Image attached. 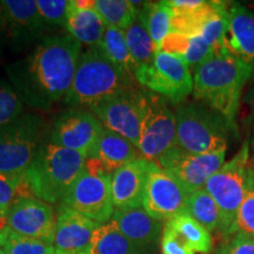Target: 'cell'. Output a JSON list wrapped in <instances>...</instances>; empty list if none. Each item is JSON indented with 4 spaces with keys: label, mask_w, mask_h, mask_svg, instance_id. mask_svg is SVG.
Listing matches in <instances>:
<instances>
[{
    "label": "cell",
    "mask_w": 254,
    "mask_h": 254,
    "mask_svg": "<svg viewBox=\"0 0 254 254\" xmlns=\"http://www.w3.org/2000/svg\"><path fill=\"white\" fill-rule=\"evenodd\" d=\"M81 56V44L69 34L44 38L25 60L15 79L32 100L52 103L66 97Z\"/></svg>",
    "instance_id": "cell-1"
},
{
    "label": "cell",
    "mask_w": 254,
    "mask_h": 254,
    "mask_svg": "<svg viewBox=\"0 0 254 254\" xmlns=\"http://www.w3.org/2000/svg\"><path fill=\"white\" fill-rule=\"evenodd\" d=\"M252 77V68L224 49L193 68V95L236 125L243 88Z\"/></svg>",
    "instance_id": "cell-2"
},
{
    "label": "cell",
    "mask_w": 254,
    "mask_h": 254,
    "mask_svg": "<svg viewBox=\"0 0 254 254\" xmlns=\"http://www.w3.org/2000/svg\"><path fill=\"white\" fill-rule=\"evenodd\" d=\"M86 157L52 142L41 145L23 179L31 196L47 204H62L79 176Z\"/></svg>",
    "instance_id": "cell-3"
},
{
    "label": "cell",
    "mask_w": 254,
    "mask_h": 254,
    "mask_svg": "<svg viewBox=\"0 0 254 254\" xmlns=\"http://www.w3.org/2000/svg\"><path fill=\"white\" fill-rule=\"evenodd\" d=\"M133 75L107 58L99 46L81 53L65 101L72 106H93L119 92L132 90Z\"/></svg>",
    "instance_id": "cell-4"
},
{
    "label": "cell",
    "mask_w": 254,
    "mask_h": 254,
    "mask_svg": "<svg viewBox=\"0 0 254 254\" xmlns=\"http://www.w3.org/2000/svg\"><path fill=\"white\" fill-rule=\"evenodd\" d=\"M177 146L190 153L227 151L231 138L238 136L237 125L201 103H187L176 111Z\"/></svg>",
    "instance_id": "cell-5"
},
{
    "label": "cell",
    "mask_w": 254,
    "mask_h": 254,
    "mask_svg": "<svg viewBox=\"0 0 254 254\" xmlns=\"http://www.w3.org/2000/svg\"><path fill=\"white\" fill-rule=\"evenodd\" d=\"M250 140L246 139L239 152L224 163L205 185V190L219 208L220 225L218 231L225 238L236 233L238 212L254 174L250 165Z\"/></svg>",
    "instance_id": "cell-6"
},
{
    "label": "cell",
    "mask_w": 254,
    "mask_h": 254,
    "mask_svg": "<svg viewBox=\"0 0 254 254\" xmlns=\"http://www.w3.org/2000/svg\"><path fill=\"white\" fill-rule=\"evenodd\" d=\"M44 123L32 114H21L0 127V173L23 178L44 144Z\"/></svg>",
    "instance_id": "cell-7"
},
{
    "label": "cell",
    "mask_w": 254,
    "mask_h": 254,
    "mask_svg": "<svg viewBox=\"0 0 254 254\" xmlns=\"http://www.w3.org/2000/svg\"><path fill=\"white\" fill-rule=\"evenodd\" d=\"M142 118L138 150L141 157L157 161L177 146L176 113L167 100L151 91H140Z\"/></svg>",
    "instance_id": "cell-8"
},
{
    "label": "cell",
    "mask_w": 254,
    "mask_h": 254,
    "mask_svg": "<svg viewBox=\"0 0 254 254\" xmlns=\"http://www.w3.org/2000/svg\"><path fill=\"white\" fill-rule=\"evenodd\" d=\"M135 80L147 91L167 101L180 104L193 92L190 67L182 57L158 51L152 63L141 65L134 73Z\"/></svg>",
    "instance_id": "cell-9"
},
{
    "label": "cell",
    "mask_w": 254,
    "mask_h": 254,
    "mask_svg": "<svg viewBox=\"0 0 254 254\" xmlns=\"http://www.w3.org/2000/svg\"><path fill=\"white\" fill-rule=\"evenodd\" d=\"M226 152L194 154L174 146L155 163L192 193L204 189L209 178L224 165Z\"/></svg>",
    "instance_id": "cell-10"
},
{
    "label": "cell",
    "mask_w": 254,
    "mask_h": 254,
    "mask_svg": "<svg viewBox=\"0 0 254 254\" xmlns=\"http://www.w3.org/2000/svg\"><path fill=\"white\" fill-rule=\"evenodd\" d=\"M190 192L153 161L146 179L142 208L157 220H171L186 213Z\"/></svg>",
    "instance_id": "cell-11"
},
{
    "label": "cell",
    "mask_w": 254,
    "mask_h": 254,
    "mask_svg": "<svg viewBox=\"0 0 254 254\" xmlns=\"http://www.w3.org/2000/svg\"><path fill=\"white\" fill-rule=\"evenodd\" d=\"M90 109L104 127L118 133L138 148L142 118L140 91L132 88L119 92Z\"/></svg>",
    "instance_id": "cell-12"
},
{
    "label": "cell",
    "mask_w": 254,
    "mask_h": 254,
    "mask_svg": "<svg viewBox=\"0 0 254 254\" xmlns=\"http://www.w3.org/2000/svg\"><path fill=\"white\" fill-rule=\"evenodd\" d=\"M60 205H66L85 217L106 224L113 217L111 177H100L84 170Z\"/></svg>",
    "instance_id": "cell-13"
},
{
    "label": "cell",
    "mask_w": 254,
    "mask_h": 254,
    "mask_svg": "<svg viewBox=\"0 0 254 254\" xmlns=\"http://www.w3.org/2000/svg\"><path fill=\"white\" fill-rule=\"evenodd\" d=\"M103 128L99 119L88 111L69 110L56 120L50 141L84 154L87 159L93 152Z\"/></svg>",
    "instance_id": "cell-14"
},
{
    "label": "cell",
    "mask_w": 254,
    "mask_h": 254,
    "mask_svg": "<svg viewBox=\"0 0 254 254\" xmlns=\"http://www.w3.org/2000/svg\"><path fill=\"white\" fill-rule=\"evenodd\" d=\"M5 219L8 230L19 236L53 245L57 217L47 202L33 196H21L11 206Z\"/></svg>",
    "instance_id": "cell-15"
},
{
    "label": "cell",
    "mask_w": 254,
    "mask_h": 254,
    "mask_svg": "<svg viewBox=\"0 0 254 254\" xmlns=\"http://www.w3.org/2000/svg\"><path fill=\"white\" fill-rule=\"evenodd\" d=\"M100 225L68 206L60 205L56 219L53 247L65 254L87 252L92 237Z\"/></svg>",
    "instance_id": "cell-16"
},
{
    "label": "cell",
    "mask_w": 254,
    "mask_h": 254,
    "mask_svg": "<svg viewBox=\"0 0 254 254\" xmlns=\"http://www.w3.org/2000/svg\"><path fill=\"white\" fill-rule=\"evenodd\" d=\"M153 161L139 158L124 165L111 176V194L116 209L142 207L147 174Z\"/></svg>",
    "instance_id": "cell-17"
},
{
    "label": "cell",
    "mask_w": 254,
    "mask_h": 254,
    "mask_svg": "<svg viewBox=\"0 0 254 254\" xmlns=\"http://www.w3.org/2000/svg\"><path fill=\"white\" fill-rule=\"evenodd\" d=\"M111 220L117 224L127 239L145 254L157 249L163 236V221L152 218L142 207L116 209Z\"/></svg>",
    "instance_id": "cell-18"
},
{
    "label": "cell",
    "mask_w": 254,
    "mask_h": 254,
    "mask_svg": "<svg viewBox=\"0 0 254 254\" xmlns=\"http://www.w3.org/2000/svg\"><path fill=\"white\" fill-rule=\"evenodd\" d=\"M6 38L13 44H24L45 28L37 0H0Z\"/></svg>",
    "instance_id": "cell-19"
},
{
    "label": "cell",
    "mask_w": 254,
    "mask_h": 254,
    "mask_svg": "<svg viewBox=\"0 0 254 254\" xmlns=\"http://www.w3.org/2000/svg\"><path fill=\"white\" fill-rule=\"evenodd\" d=\"M225 50L249 65L254 77V12L246 6L231 2Z\"/></svg>",
    "instance_id": "cell-20"
},
{
    "label": "cell",
    "mask_w": 254,
    "mask_h": 254,
    "mask_svg": "<svg viewBox=\"0 0 254 254\" xmlns=\"http://www.w3.org/2000/svg\"><path fill=\"white\" fill-rule=\"evenodd\" d=\"M106 27L94 9V0L69 1L65 28L78 43L91 47L99 46Z\"/></svg>",
    "instance_id": "cell-21"
},
{
    "label": "cell",
    "mask_w": 254,
    "mask_h": 254,
    "mask_svg": "<svg viewBox=\"0 0 254 254\" xmlns=\"http://www.w3.org/2000/svg\"><path fill=\"white\" fill-rule=\"evenodd\" d=\"M90 157L99 159L112 173L124 165L142 158L140 152L131 141L106 127L101 131Z\"/></svg>",
    "instance_id": "cell-22"
},
{
    "label": "cell",
    "mask_w": 254,
    "mask_h": 254,
    "mask_svg": "<svg viewBox=\"0 0 254 254\" xmlns=\"http://www.w3.org/2000/svg\"><path fill=\"white\" fill-rule=\"evenodd\" d=\"M138 17L153 40L155 51H161L163 43L172 28L173 9L167 6L165 1H142L138 7Z\"/></svg>",
    "instance_id": "cell-23"
},
{
    "label": "cell",
    "mask_w": 254,
    "mask_h": 254,
    "mask_svg": "<svg viewBox=\"0 0 254 254\" xmlns=\"http://www.w3.org/2000/svg\"><path fill=\"white\" fill-rule=\"evenodd\" d=\"M88 254H145L122 233L114 221L100 225L92 237Z\"/></svg>",
    "instance_id": "cell-24"
},
{
    "label": "cell",
    "mask_w": 254,
    "mask_h": 254,
    "mask_svg": "<svg viewBox=\"0 0 254 254\" xmlns=\"http://www.w3.org/2000/svg\"><path fill=\"white\" fill-rule=\"evenodd\" d=\"M166 224L173 228V231L194 253L208 254L213 250L211 233L187 213L177 215L166 221Z\"/></svg>",
    "instance_id": "cell-25"
},
{
    "label": "cell",
    "mask_w": 254,
    "mask_h": 254,
    "mask_svg": "<svg viewBox=\"0 0 254 254\" xmlns=\"http://www.w3.org/2000/svg\"><path fill=\"white\" fill-rule=\"evenodd\" d=\"M142 1L128 0H94V9L107 27L125 31L138 15Z\"/></svg>",
    "instance_id": "cell-26"
},
{
    "label": "cell",
    "mask_w": 254,
    "mask_h": 254,
    "mask_svg": "<svg viewBox=\"0 0 254 254\" xmlns=\"http://www.w3.org/2000/svg\"><path fill=\"white\" fill-rule=\"evenodd\" d=\"M99 47L111 62H113L117 66L134 77L138 66L132 58L123 30L106 27Z\"/></svg>",
    "instance_id": "cell-27"
},
{
    "label": "cell",
    "mask_w": 254,
    "mask_h": 254,
    "mask_svg": "<svg viewBox=\"0 0 254 254\" xmlns=\"http://www.w3.org/2000/svg\"><path fill=\"white\" fill-rule=\"evenodd\" d=\"M186 213L202 225L209 233L219 230L220 225L219 208L205 187L190 193Z\"/></svg>",
    "instance_id": "cell-28"
},
{
    "label": "cell",
    "mask_w": 254,
    "mask_h": 254,
    "mask_svg": "<svg viewBox=\"0 0 254 254\" xmlns=\"http://www.w3.org/2000/svg\"><path fill=\"white\" fill-rule=\"evenodd\" d=\"M124 34H125L127 46L136 66L139 67L141 65H147L152 63L157 51H155L153 40L138 15L134 21L124 31Z\"/></svg>",
    "instance_id": "cell-29"
},
{
    "label": "cell",
    "mask_w": 254,
    "mask_h": 254,
    "mask_svg": "<svg viewBox=\"0 0 254 254\" xmlns=\"http://www.w3.org/2000/svg\"><path fill=\"white\" fill-rule=\"evenodd\" d=\"M1 247L5 254H50L55 250L52 244L19 236L11 230L6 233Z\"/></svg>",
    "instance_id": "cell-30"
},
{
    "label": "cell",
    "mask_w": 254,
    "mask_h": 254,
    "mask_svg": "<svg viewBox=\"0 0 254 254\" xmlns=\"http://www.w3.org/2000/svg\"><path fill=\"white\" fill-rule=\"evenodd\" d=\"M228 7L215 15L202 26L199 36L215 51V55L225 49V39L228 31Z\"/></svg>",
    "instance_id": "cell-31"
},
{
    "label": "cell",
    "mask_w": 254,
    "mask_h": 254,
    "mask_svg": "<svg viewBox=\"0 0 254 254\" xmlns=\"http://www.w3.org/2000/svg\"><path fill=\"white\" fill-rule=\"evenodd\" d=\"M21 196H31L23 178H11L0 173V214L5 217L11 206Z\"/></svg>",
    "instance_id": "cell-32"
},
{
    "label": "cell",
    "mask_w": 254,
    "mask_h": 254,
    "mask_svg": "<svg viewBox=\"0 0 254 254\" xmlns=\"http://www.w3.org/2000/svg\"><path fill=\"white\" fill-rule=\"evenodd\" d=\"M23 114V100L13 88L0 81V127Z\"/></svg>",
    "instance_id": "cell-33"
},
{
    "label": "cell",
    "mask_w": 254,
    "mask_h": 254,
    "mask_svg": "<svg viewBox=\"0 0 254 254\" xmlns=\"http://www.w3.org/2000/svg\"><path fill=\"white\" fill-rule=\"evenodd\" d=\"M68 5L67 0H37L41 19L45 26L50 27L66 26Z\"/></svg>",
    "instance_id": "cell-34"
},
{
    "label": "cell",
    "mask_w": 254,
    "mask_h": 254,
    "mask_svg": "<svg viewBox=\"0 0 254 254\" xmlns=\"http://www.w3.org/2000/svg\"><path fill=\"white\" fill-rule=\"evenodd\" d=\"M238 232L254 238V174L251 179L245 198L240 205L239 212H238L236 233Z\"/></svg>",
    "instance_id": "cell-35"
},
{
    "label": "cell",
    "mask_w": 254,
    "mask_h": 254,
    "mask_svg": "<svg viewBox=\"0 0 254 254\" xmlns=\"http://www.w3.org/2000/svg\"><path fill=\"white\" fill-rule=\"evenodd\" d=\"M214 56L215 51L199 34H196V36L190 37L189 47L182 58L189 64L190 67L194 68Z\"/></svg>",
    "instance_id": "cell-36"
},
{
    "label": "cell",
    "mask_w": 254,
    "mask_h": 254,
    "mask_svg": "<svg viewBox=\"0 0 254 254\" xmlns=\"http://www.w3.org/2000/svg\"><path fill=\"white\" fill-rule=\"evenodd\" d=\"M213 254H254V238L238 232L226 238L215 249Z\"/></svg>",
    "instance_id": "cell-37"
},
{
    "label": "cell",
    "mask_w": 254,
    "mask_h": 254,
    "mask_svg": "<svg viewBox=\"0 0 254 254\" xmlns=\"http://www.w3.org/2000/svg\"><path fill=\"white\" fill-rule=\"evenodd\" d=\"M160 247L161 254H195L167 224L164 225Z\"/></svg>",
    "instance_id": "cell-38"
},
{
    "label": "cell",
    "mask_w": 254,
    "mask_h": 254,
    "mask_svg": "<svg viewBox=\"0 0 254 254\" xmlns=\"http://www.w3.org/2000/svg\"><path fill=\"white\" fill-rule=\"evenodd\" d=\"M245 103L247 105V110H249V113H247L245 120L247 132H249V138L247 139L250 140L251 150L254 153V84L250 88V91L247 92L245 97Z\"/></svg>",
    "instance_id": "cell-39"
},
{
    "label": "cell",
    "mask_w": 254,
    "mask_h": 254,
    "mask_svg": "<svg viewBox=\"0 0 254 254\" xmlns=\"http://www.w3.org/2000/svg\"><path fill=\"white\" fill-rule=\"evenodd\" d=\"M8 231V227L7 225H6V219L4 215L0 214V247L2 245V241L5 239V236L6 233H7Z\"/></svg>",
    "instance_id": "cell-40"
},
{
    "label": "cell",
    "mask_w": 254,
    "mask_h": 254,
    "mask_svg": "<svg viewBox=\"0 0 254 254\" xmlns=\"http://www.w3.org/2000/svg\"><path fill=\"white\" fill-rule=\"evenodd\" d=\"M5 39H6L5 21H4V15H2L1 7H0V49H1V44Z\"/></svg>",
    "instance_id": "cell-41"
},
{
    "label": "cell",
    "mask_w": 254,
    "mask_h": 254,
    "mask_svg": "<svg viewBox=\"0 0 254 254\" xmlns=\"http://www.w3.org/2000/svg\"><path fill=\"white\" fill-rule=\"evenodd\" d=\"M50 254H65V253H63V252H60V251H57L56 249L52 251V252H51Z\"/></svg>",
    "instance_id": "cell-42"
},
{
    "label": "cell",
    "mask_w": 254,
    "mask_h": 254,
    "mask_svg": "<svg viewBox=\"0 0 254 254\" xmlns=\"http://www.w3.org/2000/svg\"><path fill=\"white\" fill-rule=\"evenodd\" d=\"M0 254H5L4 250H2V247H0Z\"/></svg>",
    "instance_id": "cell-43"
},
{
    "label": "cell",
    "mask_w": 254,
    "mask_h": 254,
    "mask_svg": "<svg viewBox=\"0 0 254 254\" xmlns=\"http://www.w3.org/2000/svg\"><path fill=\"white\" fill-rule=\"evenodd\" d=\"M252 161H253V164H254V153H253V155H252Z\"/></svg>",
    "instance_id": "cell-44"
},
{
    "label": "cell",
    "mask_w": 254,
    "mask_h": 254,
    "mask_svg": "<svg viewBox=\"0 0 254 254\" xmlns=\"http://www.w3.org/2000/svg\"><path fill=\"white\" fill-rule=\"evenodd\" d=\"M79 254H88L87 252H82V253H79Z\"/></svg>",
    "instance_id": "cell-45"
}]
</instances>
